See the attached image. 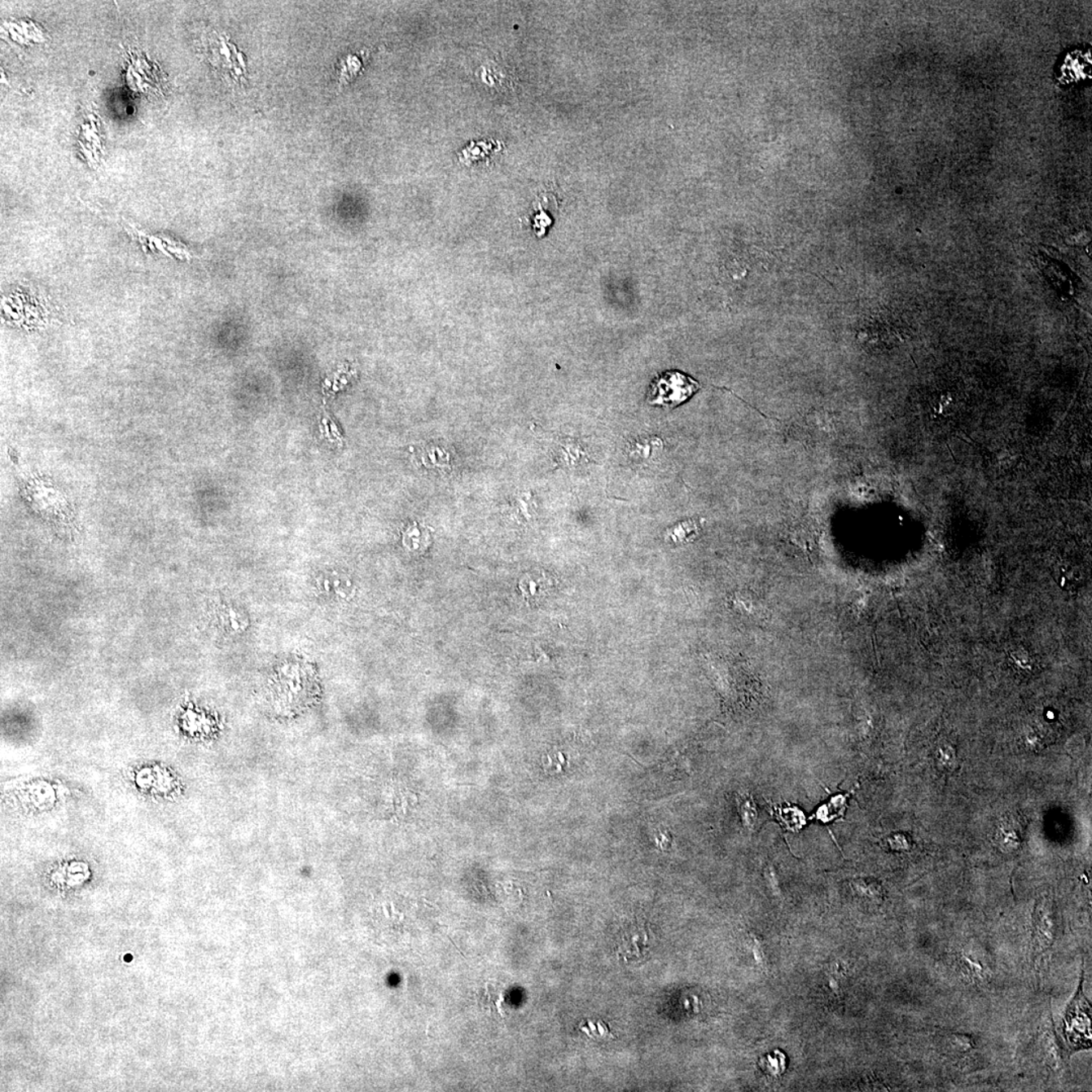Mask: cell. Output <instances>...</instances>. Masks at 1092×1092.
<instances>
[{"label": "cell", "instance_id": "cell-6", "mask_svg": "<svg viewBox=\"0 0 1092 1092\" xmlns=\"http://www.w3.org/2000/svg\"><path fill=\"white\" fill-rule=\"evenodd\" d=\"M698 527L695 520L681 522L667 531L666 538L673 543L687 542L695 537Z\"/></svg>", "mask_w": 1092, "mask_h": 1092}, {"label": "cell", "instance_id": "cell-2", "mask_svg": "<svg viewBox=\"0 0 1092 1092\" xmlns=\"http://www.w3.org/2000/svg\"><path fill=\"white\" fill-rule=\"evenodd\" d=\"M700 384L681 371H666L656 376L648 391V403L675 408L700 390Z\"/></svg>", "mask_w": 1092, "mask_h": 1092}, {"label": "cell", "instance_id": "cell-1", "mask_svg": "<svg viewBox=\"0 0 1092 1092\" xmlns=\"http://www.w3.org/2000/svg\"><path fill=\"white\" fill-rule=\"evenodd\" d=\"M1081 980L1077 993L1067 1006L1062 1022V1035L1071 1052L1090 1049V1004L1082 990Z\"/></svg>", "mask_w": 1092, "mask_h": 1092}, {"label": "cell", "instance_id": "cell-5", "mask_svg": "<svg viewBox=\"0 0 1092 1092\" xmlns=\"http://www.w3.org/2000/svg\"><path fill=\"white\" fill-rule=\"evenodd\" d=\"M662 449L663 442L658 437L638 438L629 445V454L631 458L646 463L656 458Z\"/></svg>", "mask_w": 1092, "mask_h": 1092}, {"label": "cell", "instance_id": "cell-4", "mask_svg": "<svg viewBox=\"0 0 1092 1092\" xmlns=\"http://www.w3.org/2000/svg\"><path fill=\"white\" fill-rule=\"evenodd\" d=\"M1033 951L1036 956L1047 952L1056 939V919L1047 901L1040 902L1033 911Z\"/></svg>", "mask_w": 1092, "mask_h": 1092}, {"label": "cell", "instance_id": "cell-7", "mask_svg": "<svg viewBox=\"0 0 1092 1092\" xmlns=\"http://www.w3.org/2000/svg\"><path fill=\"white\" fill-rule=\"evenodd\" d=\"M739 807L746 827L748 828L754 827L757 819H758V810H757L755 802L752 800L751 797H743Z\"/></svg>", "mask_w": 1092, "mask_h": 1092}, {"label": "cell", "instance_id": "cell-8", "mask_svg": "<svg viewBox=\"0 0 1092 1092\" xmlns=\"http://www.w3.org/2000/svg\"><path fill=\"white\" fill-rule=\"evenodd\" d=\"M945 1046H947L951 1051L961 1053L969 1051L970 1049L974 1047V1043L968 1035L957 1033V1035L949 1036L948 1039L945 1040Z\"/></svg>", "mask_w": 1092, "mask_h": 1092}, {"label": "cell", "instance_id": "cell-3", "mask_svg": "<svg viewBox=\"0 0 1092 1092\" xmlns=\"http://www.w3.org/2000/svg\"><path fill=\"white\" fill-rule=\"evenodd\" d=\"M646 926H634L622 932L617 944V956L625 963H638L646 960L655 943L654 936Z\"/></svg>", "mask_w": 1092, "mask_h": 1092}]
</instances>
